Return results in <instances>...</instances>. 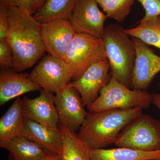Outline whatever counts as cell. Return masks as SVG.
I'll return each instance as SVG.
<instances>
[{"instance_id": "obj_1", "label": "cell", "mask_w": 160, "mask_h": 160, "mask_svg": "<svg viewBox=\"0 0 160 160\" xmlns=\"http://www.w3.org/2000/svg\"><path fill=\"white\" fill-rule=\"evenodd\" d=\"M9 26L6 39L14 56L13 69L21 72L34 66L45 56L40 23L22 13L17 6L8 9Z\"/></svg>"}, {"instance_id": "obj_2", "label": "cell", "mask_w": 160, "mask_h": 160, "mask_svg": "<svg viewBox=\"0 0 160 160\" xmlns=\"http://www.w3.org/2000/svg\"><path fill=\"white\" fill-rule=\"evenodd\" d=\"M143 109L136 107L98 112L89 111L78 136L91 149H104L114 144L123 128L142 114Z\"/></svg>"}, {"instance_id": "obj_3", "label": "cell", "mask_w": 160, "mask_h": 160, "mask_svg": "<svg viewBox=\"0 0 160 160\" xmlns=\"http://www.w3.org/2000/svg\"><path fill=\"white\" fill-rule=\"evenodd\" d=\"M102 39L111 74L120 82L130 88V80L136 56L132 39L122 26L111 24L105 27Z\"/></svg>"}, {"instance_id": "obj_4", "label": "cell", "mask_w": 160, "mask_h": 160, "mask_svg": "<svg viewBox=\"0 0 160 160\" xmlns=\"http://www.w3.org/2000/svg\"><path fill=\"white\" fill-rule=\"evenodd\" d=\"M151 100V94L147 91L130 89L112 74L109 83L101 89L98 98L86 107L90 112L136 107L145 109L150 106Z\"/></svg>"}, {"instance_id": "obj_5", "label": "cell", "mask_w": 160, "mask_h": 160, "mask_svg": "<svg viewBox=\"0 0 160 160\" xmlns=\"http://www.w3.org/2000/svg\"><path fill=\"white\" fill-rule=\"evenodd\" d=\"M114 145L140 151L160 150V120L142 113L123 128Z\"/></svg>"}, {"instance_id": "obj_6", "label": "cell", "mask_w": 160, "mask_h": 160, "mask_svg": "<svg viewBox=\"0 0 160 160\" xmlns=\"http://www.w3.org/2000/svg\"><path fill=\"white\" fill-rule=\"evenodd\" d=\"M107 59L102 39L76 33L63 60L76 81L93 64Z\"/></svg>"}, {"instance_id": "obj_7", "label": "cell", "mask_w": 160, "mask_h": 160, "mask_svg": "<svg viewBox=\"0 0 160 160\" xmlns=\"http://www.w3.org/2000/svg\"><path fill=\"white\" fill-rule=\"evenodd\" d=\"M42 89L56 93L72 80L71 72L62 59L48 54L43 57L29 74Z\"/></svg>"}, {"instance_id": "obj_8", "label": "cell", "mask_w": 160, "mask_h": 160, "mask_svg": "<svg viewBox=\"0 0 160 160\" xmlns=\"http://www.w3.org/2000/svg\"><path fill=\"white\" fill-rule=\"evenodd\" d=\"M107 18L95 0H78L69 20L76 33L103 39Z\"/></svg>"}, {"instance_id": "obj_9", "label": "cell", "mask_w": 160, "mask_h": 160, "mask_svg": "<svg viewBox=\"0 0 160 160\" xmlns=\"http://www.w3.org/2000/svg\"><path fill=\"white\" fill-rule=\"evenodd\" d=\"M136 56L130 80V88L147 91L155 77L160 72V57L148 45L132 38Z\"/></svg>"}, {"instance_id": "obj_10", "label": "cell", "mask_w": 160, "mask_h": 160, "mask_svg": "<svg viewBox=\"0 0 160 160\" xmlns=\"http://www.w3.org/2000/svg\"><path fill=\"white\" fill-rule=\"evenodd\" d=\"M54 103L61 124L72 131L79 130L88 112L78 92L69 84L55 93Z\"/></svg>"}, {"instance_id": "obj_11", "label": "cell", "mask_w": 160, "mask_h": 160, "mask_svg": "<svg viewBox=\"0 0 160 160\" xmlns=\"http://www.w3.org/2000/svg\"><path fill=\"white\" fill-rule=\"evenodd\" d=\"M110 70V64L106 59L93 64L78 79L69 83L79 93L85 107L93 102L101 89L109 83L112 77Z\"/></svg>"}, {"instance_id": "obj_12", "label": "cell", "mask_w": 160, "mask_h": 160, "mask_svg": "<svg viewBox=\"0 0 160 160\" xmlns=\"http://www.w3.org/2000/svg\"><path fill=\"white\" fill-rule=\"evenodd\" d=\"M40 27L46 52L63 60L69 44L76 33L69 20H52L40 24Z\"/></svg>"}, {"instance_id": "obj_13", "label": "cell", "mask_w": 160, "mask_h": 160, "mask_svg": "<svg viewBox=\"0 0 160 160\" xmlns=\"http://www.w3.org/2000/svg\"><path fill=\"white\" fill-rule=\"evenodd\" d=\"M40 91L38 97L33 99L26 97L23 98V116L50 128L58 129L60 121L55 105L54 95L44 89Z\"/></svg>"}, {"instance_id": "obj_14", "label": "cell", "mask_w": 160, "mask_h": 160, "mask_svg": "<svg viewBox=\"0 0 160 160\" xmlns=\"http://www.w3.org/2000/svg\"><path fill=\"white\" fill-rule=\"evenodd\" d=\"M42 88L31 80L26 72H17L13 69H1L0 72V106L20 96L40 91Z\"/></svg>"}, {"instance_id": "obj_15", "label": "cell", "mask_w": 160, "mask_h": 160, "mask_svg": "<svg viewBox=\"0 0 160 160\" xmlns=\"http://www.w3.org/2000/svg\"><path fill=\"white\" fill-rule=\"evenodd\" d=\"M20 135L38 143L56 155H60L62 148L61 129H53L24 118Z\"/></svg>"}, {"instance_id": "obj_16", "label": "cell", "mask_w": 160, "mask_h": 160, "mask_svg": "<svg viewBox=\"0 0 160 160\" xmlns=\"http://www.w3.org/2000/svg\"><path fill=\"white\" fill-rule=\"evenodd\" d=\"M0 147L8 151L9 160H50L58 155L21 135L0 143Z\"/></svg>"}, {"instance_id": "obj_17", "label": "cell", "mask_w": 160, "mask_h": 160, "mask_svg": "<svg viewBox=\"0 0 160 160\" xmlns=\"http://www.w3.org/2000/svg\"><path fill=\"white\" fill-rule=\"evenodd\" d=\"M24 120L22 100L17 98L0 118V143L20 135Z\"/></svg>"}, {"instance_id": "obj_18", "label": "cell", "mask_w": 160, "mask_h": 160, "mask_svg": "<svg viewBox=\"0 0 160 160\" xmlns=\"http://www.w3.org/2000/svg\"><path fill=\"white\" fill-rule=\"evenodd\" d=\"M91 160H157L160 158V150L143 151L118 147L111 149H91Z\"/></svg>"}, {"instance_id": "obj_19", "label": "cell", "mask_w": 160, "mask_h": 160, "mask_svg": "<svg viewBox=\"0 0 160 160\" xmlns=\"http://www.w3.org/2000/svg\"><path fill=\"white\" fill-rule=\"evenodd\" d=\"M62 148L60 155L62 160H91L89 148L80 139L75 132L61 124Z\"/></svg>"}, {"instance_id": "obj_20", "label": "cell", "mask_w": 160, "mask_h": 160, "mask_svg": "<svg viewBox=\"0 0 160 160\" xmlns=\"http://www.w3.org/2000/svg\"><path fill=\"white\" fill-rule=\"evenodd\" d=\"M77 1L46 0L32 17L40 24L61 19L69 20Z\"/></svg>"}, {"instance_id": "obj_21", "label": "cell", "mask_w": 160, "mask_h": 160, "mask_svg": "<svg viewBox=\"0 0 160 160\" xmlns=\"http://www.w3.org/2000/svg\"><path fill=\"white\" fill-rule=\"evenodd\" d=\"M126 30L129 36L160 49V16L143 17L137 26Z\"/></svg>"}, {"instance_id": "obj_22", "label": "cell", "mask_w": 160, "mask_h": 160, "mask_svg": "<svg viewBox=\"0 0 160 160\" xmlns=\"http://www.w3.org/2000/svg\"><path fill=\"white\" fill-rule=\"evenodd\" d=\"M107 18L122 22L131 11L135 0H95Z\"/></svg>"}, {"instance_id": "obj_23", "label": "cell", "mask_w": 160, "mask_h": 160, "mask_svg": "<svg viewBox=\"0 0 160 160\" xmlns=\"http://www.w3.org/2000/svg\"><path fill=\"white\" fill-rule=\"evenodd\" d=\"M14 56L6 39L0 40V67L1 69H13Z\"/></svg>"}, {"instance_id": "obj_24", "label": "cell", "mask_w": 160, "mask_h": 160, "mask_svg": "<svg viewBox=\"0 0 160 160\" xmlns=\"http://www.w3.org/2000/svg\"><path fill=\"white\" fill-rule=\"evenodd\" d=\"M145 10L144 18L160 16V0H137Z\"/></svg>"}, {"instance_id": "obj_25", "label": "cell", "mask_w": 160, "mask_h": 160, "mask_svg": "<svg viewBox=\"0 0 160 160\" xmlns=\"http://www.w3.org/2000/svg\"><path fill=\"white\" fill-rule=\"evenodd\" d=\"M8 8L0 6V40L6 39L9 26Z\"/></svg>"}, {"instance_id": "obj_26", "label": "cell", "mask_w": 160, "mask_h": 160, "mask_svg": "<svg viewBox=\"0 0 160 160\" xmlns=\"http://www.w3.org/2000/svg\"><path fill=\"white\" fill-rule=\"evenodd\" d=\"M34 0H17V7L27 16H32V9Z\"/></svg>"}, {"instance_id": "obj_27", "label": "cell", "mask_w": 160, "mask_h": 160, "mask_svg": "<svg viewBox=\"0 0 160 160\" xmlns=\"http://www.w3.org/2000/svg\"><path fill=\"white\" fill-rule=\"evenodd\" d=\"M46 0H34L32 9V15L37 12L42 6Z\"/></svg>"}, {"instance_id": "obj_28", "label": "cell", "mask_w": 160, "mask_h": 160, "mask_svg": "<svg viewBox=\"0 0 160 160\" xmlns=\"http://www.w3.org/2000/svg\"><path fill=\"white\" fill-rule=\"evenodd\" d=\"M159 88L160 89V83L159 84ZM152 104H153L157 108L160 110V93H152L151 94Z\"/></svg>"}, {"instance_id": "obj_29", "label": "cell", "mask_w": 160, "mask_h": 160, "mask_svg": "<svg viewBox=\"0 0 160 160\" xmlns=\"http://www.w3.org/2000/svg\"><path fill=\"white\" fill-rule=\"evenodd\" d=\"M0 6H5L7 8L17 6V0H0Z\"/></svg>"}, {"instance_id": "obj_30", "label": "cell", "mask_w": 160, "mask_h": 160, "mask_svg": "<svg viewBox=\"0 0 160 160\" xmlns=\"http://www.w3.org/2000/svg\"><path fill=\"white\" fill-rule=\"evenodd\" d=\"M50 160H62L60 155H56Z\"/></svg>"}, {"instance_id": "obj_31", "label": "cell", "mask_w": 160, "mask_h": 160, "mask_svg": "<svg viewBox=\"0 0 160 160\" xmlns=\"http://www.w3.org/2000/svg\"><path fill=\"white\" fill-rule=\"evenodd\" d=\"M157 160H160V158L158 159H157Z\"/></svg>"}]
</instances>
